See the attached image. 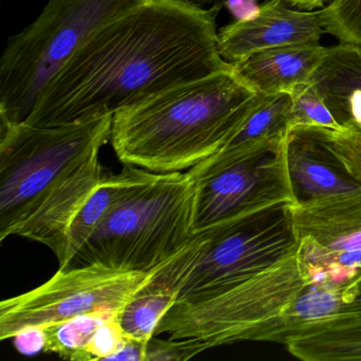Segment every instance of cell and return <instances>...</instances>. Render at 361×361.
<instances>
[{"label": "cell", "mask_w": 361, "mask_h": 361, "mask_svg": "<svg viewBox=\"0 0 361 361\" xmlns=\"http://www.w3.org/2000/svg\"><path fill=\"white\" fill-rule=\"evenodd\" d=\"M217 13L187 0H139L84 42L24 123L60 126L114 116L225 68Z\"/></svg>", "instance_id": "obj_1"}, {"label": "cell", "mask_w": 361, "mask_h": 361, "mask_svg": "<svg viewBox=\"0 0 361 361\" xmlns=\"http://www.w3.org/2000/svg\"><path fill=\"white\" fill-rule=\"evenodd\" d=\"M231 64L113 116L118 159L149 172L190 170L219 151L259 100Z\"/></svg>", "instance_id": "obj_2"}, {"label": "cell", "mask_w": 361, "mask_h": 361, "mask_svg": "<svg viewBox=\"0 0 361 361\" xmlns=\"http://www.w3.org/2000/svg\"><path fill=\"white\" fill-rule=\"evenodd\" d=\"M196 196L197 180L189 171L157 173L109 213L68 267L153 271L195 235Z\"/></svg>", "instance_id": "obj_3"}, {"label": "cell", "mask_w": 361, "mask_h": 361, "mask_svg": "<svg viewBox=\"0 0 361 361\" xmlns=\"http://www.w3.org/2000/svg\"><path fill=\"white\" fill-rule=\"evenodd\" d=\"M113 116L60 126L0 121V240L111 140Z\"/></svg>", "instance_id": "obj_4"}, {"label": "cell", "mask_w": 361, "mask_h": 361, "mask_svg": "<svg viewBox=\"0 0 361 361\" xmlns=\"http://www.w3.org/2000/svg\"><path fill=\"white\" fill-rule=\"evenodd\" d=\"M138 1L49 0L35 23L8 39L0 59V121L26 122L84 42Z\"/></svg>", "instance_id": "obj_5"}, {"label": "cell", "mask_w": 361, "mask_h": 361, "mask_svg": "<svg viewBox=\"0 0 361 361\" xmlns=\"http://www.w3.org/2000/svg\"><path fill=\"white\" fill-rule=\"evenodd\" d=\"M298 251L219 295L193 303L175 304L160 320L154 336L166 334L171 340H198L207 350L253 341L305 288Z\"/></svg>", "instance_id": "obj_6"}, {"label": "cell", "mask_w": 361, "mask_h": 361, "mask_svg": "<svg viewBox=\"0 0 361 361\" xmlns=\"http://www.w3.org/2000/svg\"><path fill=\"white\" fill-rule=\"evenodd\" d=\"M305 287H329L346 301L361 293V188L289 207Z\"/></svg>", "instance_id": "obj_7"}, {"label": "cell", "mask_w": 361, "mask_h": 361, "mask_svg": "<svg viewBox=\"0 0 361 361\" xmlns=\"http://www.w3.org/2000/svg\"><path fill=\"white\" fill-rule=\"evenodd\" d=\"M288 137L278 149L197 181L194 233L219 235L299 202L288 164Z\"/></svg>", "instance_id": "obj_8"}, {"label": "cell", "mask_w": 361, "mask_h": 361, "mask_svg": "<svg viewBox=\"0 0 361 361\" xmlns=\"http://www.w3.org/2000/svg\"><path fill=\"white\" fill-rule=\"evenodd\" d=\"M151 272L100 265L59 269L47 282L0 303V339L29 327H44L99 310L121 312Z\"/></svg>", "instance_id": "obj_9"}, {"label": "cell", "mask_w": 361, "mask_h": 361, "mask_svg": "<svg viewBox=\"0 0 361 361\" xmlns=\"http://www.w3.org/2000/svg\"><path fill=\"white\" fill-rule=\"evenodd\" d=\"M298 250L289 207L233 231L211 235L175 304L219 295Z\"/></svg>", "instance_id": "obj_10"}, {"label": "cell", "mask_w": 361, "mask_h": 361, "mask_svg": "<svg viewBox=\"0 0 361 361\" xmlns=\"http://www.w3.org/2000/svg\"><path fill=\"white\" fill-rule=\"evenodd\" d=\"M286 0H266L248 20H235L217 32L224 61L240 62L255 52L281 46L319 43L324 35L322 12L293 10Z\"/></svg>", "instance_id": "obj_11"}, {"label": "cell", "mask_w": 361, "mask_h": 361, "mask_svg": "<svg viewBox=\"0 0 361 361\" xmlns=\"http://www.w3.org/2000/svg\"><path fill=\"white\" fill-rule=\"evenodd\" d=\"M210 236L207 232L196 233L178 252L151 271L120 312L118 320L126 336L147 342L155 335L160 320L176 303Z\"/></svg>", "instance_id": "obj_12"}, {"label": "cell", "mask_w": 361, "mask_h": 361, "mask_svg": "<svg viewBox=\"0 0 361 361\" xmlns=\"http://www.w3.org/2000/svg\"><path fill=\"white\" fill-rule=\"evenodd\" d=\"M290 130V94H259L257 104L227 143L188 171L196 180H204L236 162L278 149Z\"/></svg>", "instance_id": "obj_13"}, {"label": "cell", "mask_w": 361, "mask_h": 361, "mask_svg": "<svg viewBox=\"0 0 361 361\" xmlns=\"http://www.w3.org/2000/svg\"><path fill=\"white\" fill-rule=\"evenodd\" d=\"M103 177L99 155L94 156L51 192L14 235L45 245L60 261L69 228Z\"/></svg>", "instance_id": "obj_14"}, {"label": "cell", "mask_w": 361, "mask_h": 361, "mask_svg": "<svg viewBox=\"0 0 361 361\" xmlns=\"http://www.w3.org/2000/svg\"><path fill=\"white\" fill-rule=\"evenodd\" d=\"M325 52L319 43L293 44L261 50L231 65L257 94H282L307 83Z\"/></svg>", "instance_id": "obj_15"}, {"label": "cell", "mask_w": 361, "mask_h": 361, "mask_svg": "<svg viewBox=\"0 0 361 361\" xmlns=\"http://www.w3.org/2000/svg\"><path fill=\"white\" fill-rule=\"evenodd\" d=\"M308 83L343 130L361 128V45L326 47Z\"/></svg>", "instance_id": "obj_16"}, {"label": "cell", "mask_w": 361, "mask_h": 361, "mask_svg": "<svg viewBox=\"0 0 361 361\" xmlns=\"http://www.w3.org/2000/svg\"><path fill=\"white\" fill-rule=\"evenodd\" d=\"M288 164L295 194L302 200L344 193L361 188L337 158L320 142L312 128H295L288 134Z\"/></svg>", "instance_id": "obj_17"}, {"label": "cell", "mask_w": 361, "mask_h": 361, "mask_svg": "<svg viewBox=\"0 0 361 361\" xmlns=\"http://www.w3.org/2000/svg\"><path fill=\"white\" fill-rule=\"evenodd\" d=\"M156 174L157 173L149 172L139 166L124 164L119 174L103 177L69 228L64 255L59 261L61 269L68 267L92 232L109 213L137 190L151 183Z\"/></svg>", "instance_id": "obj_18"}, {"label": "cell", "mask_w": 361, "mask_h": 361, "mask_svg": "<svg viewBox=\"0 0 361 361\" xmlns=\"http://www.w3.org/2000/svg\"><path fill=\"white\" fill-rule=\"evenodd\" d=\"M283 345L301 360H361V314L308 323L287 336Z\"/></svg>", "instance_id": "obj_19"}, {"label": "cell", "mask_w": 361, "mask_h": 361, "mask_svg": "<svg viewBox=\"0 0 361 361\" xmlns=\"http://www.w3.org/2000/svg\"><path fill=\"white\" fill-rule=\"evenodd\" d=\"M115 310H99L43 327L46 353H54L64 359L81 361L84 350L97 329L111 319L118 318Z\"/></svg>", "instance_id": "obj_20"}, {"label": "cell", "mask_w": 361, "mask_h": 361, "mask_svg": "<svg viewBox=\"0 0 361 361\" xmlns=\"http://www.w3.org/2000/svg\"><path fill=\"white\" fill-rule=\"evenodd\" d=\"M291 130L295 128H324L343 130L310 83L300 84L290 92Z\"/></svg>", "instance_id": "obj_21"}, {"label": "cell", "mask_w": 361, "mask_h": 361, "mask_svg": "<svg viewBox=\"0 0 361 361\" xmlns=\"http://www.w3.org/2000/svg\"><path fill=\"white\" fill-rule=\"evenodd\" d=\"M312 130L320 142L337 158L344 171L361 185V128Z\"/></svg>", "instance_id": "obj_22"}, {"label": "cell", "mask_w": 361, "mask_h": 361, "mask_svg": "<svg viewBox=\"0 0 361 361\" xmlns=\"http://www.w3.org/2000/svg\"><path fill=\"white\" fill-rule=\"evenodd\" d=\"M321 12L327 35L361 45V0H331Z\"/></svg>", "instance_id": "obj_23"}, {"label": "cell", "mask_w": 361, "mask_h": 361, "mask_svg": "<svg viewBox=\"0 0 361 361\" xmlns=\"http://www.w3.org/2000/svg\"><path fill=\"white\" fill-rule=\"evenodd\" d=\"M118 318L107 321L97 329L84 350L81 361L111 360V357L123 348L128 336Z\"/></svg>", "instance_id": "obj_24"}, {"label": "cell", "mask_w": 361, "mask_h": 361, "mask_svg": "<svg viewBox=\"0 0 361 361\" xmlns=\"http://www.w3.org/2000/svg\"><path fill=\"white\" fill-rule=\"evenodd\" d=\"M206 350V346L198 340L190 338L162 340L158 339L157 336H153L147 342L145 361L187 360Z\"/></svg>", "instance_id": "obj_25"}, {"label": "cell", "mask_w": 361, "mask_h": 361, "mask_svg": "<svg viewBox=\"0 0 361 361\" xmlns=\"http://www.w3.org/2000/svg\"><path fill=\"white\" fill-rule=\"evenodd\" d=\"M45 333L43 327H29L14 336V343L22 354L33 355L45 350Z\"/></svg>", "instance_id": "obj_26"}, {"label": "cell", "mask_w": 361, "mask_h": 361, "mask_svg": "<svg viewBox=\"0 0 361 361\" xmlns=\"http://www.w3.org/2000/svg\"><path fill=\"white\" fill-rule=\"evenodd\" d=\"M227 8L235 20H248L259 11L257 0H223L221 8Z\"/></svg>", "instance_id": "obj_27"}, {"label": "cell", "mask_w": 361, "mask_h": 361, "mask_svg": "<svg viewBox=\"0 0 361 361\" xmlns=\"http://www.w3.org/2000/svg\"><path fill=\"white\" fill-rule=\"evenodd\" d=\"M147 342L140 341L128 336L123 348L117 354L114 355L111 360L145 361Z\"/></svg>", "instance_id": "obj_28"}, {"label": "cell", "mask_w": 361, "mask_h": 361, "mask_svg": "<svg viewBox=\"0 0 361 361\" xmlns=\"http://www.w3.org/2000/svg\"><path fill=\"white\" fill-rule=\"evenodd\" d=\"M290 7L305 11H314L318 8L323 7L326 3H331V0H286Z\"/></svg>", "instance_id": "obj_29"}, {"label": "cell", "mask_w": 361, "mask_h": 361, "mask_svg": "<svg viewBox=\"0 0 361 361\" xmlns=\"http://www.w3.org/2000/svg\"><path fill=\"white\" fill-rule=\"evenodd\" d=\"M189 3L193 5L198 6V7H213L219 11L221 9V3L223 0H187Z\"/></svg>", "instance_id": "obj_30"}]
</instances>
